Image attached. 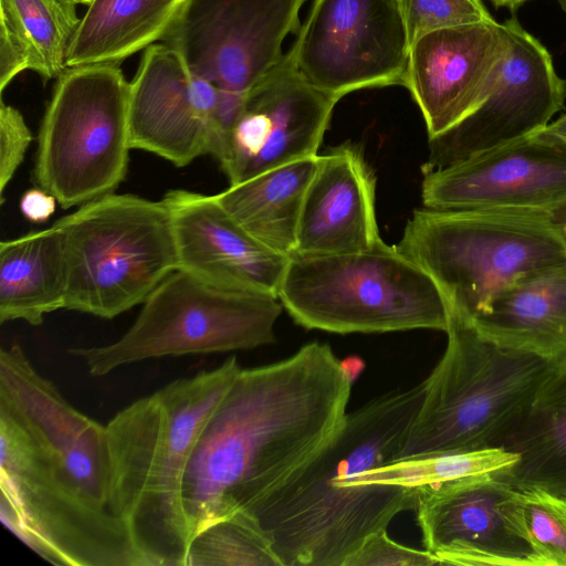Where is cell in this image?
Instances as JSON below:
<instances>
[{
  "mask_svg": "<svg viewBox=\"0 0 566 566\" xmlns=\"http://www.w3.org/2000/svg\"><path fill=\"white\" fill-rule=\"evenodd\" d=\"M397 248L437 283L448 307L474 319L518 277L566 261L549 212L416 210Z\"/></svg>",
  "mask_w": 566,
  "mask_h": 566,
  "instance_id": "8992f818",
  "label": "cell"
},
{
  "mask_svg": "<svg viewBox=\"0 0 566 566\" xmlns=\"http://www.w3.org/2000/svg\"><path fill=\"white\" fill-rule=\"evenodd\" d=\"M518 455L495 474L512 488H536L566 497V408L537 407L521 419L501 447Z\"/></svg>",
  "mask_w": 566,
  "mask_h": 566,
  "instance_id": "484cf974",
  "label": "cell"
},
{
  "mask_svg": "<svg viewBox=\"0 0 566 566\" xmlns=\"http://www.w3.org/2000/svg\"><path fill=\"white\" fill-rule=\"evenodd\" d=\"M490 342L555 364L566 357V261L514 281L470 319Z\"/></svg>",
  "mask_w": 566,
  "mask_h": 566,
  "instance_id": "44dd1931",
  "label": "cell"
},
{
  "mask_svg": "<svg viewBox=\"0 0 566 566\" xmlns=\"http://www.w3.org/2000/svg\"><path fill=\"white\" fill-rule=\"evenodd\" d=\"M64 238L50 228L0 242V323L23 321L32 326L65 308Z\"/></svg>",
  "mask_w": 566,
  "mask_h": 566,
  "instance_id": "7402d4cb",
  "label": "cell"
},
{
  "mask_svg": "<svg viewBox=\"0 0 566 566\" xmlns=\"http://www.w3.org/2000/svg\"><path fill=\"white\" fill-rule=\"evenodd\" d=\"M381 241L376 179L363 153L348 143L318 155L303 201L294 254L352 253Z\"/></svg>",
  "mask_w": 566,
  "mask_h": 566,
  "instance_id": "ffe728a7",
  "label": "cell"
},
{
  "mask_svg": "<svg viewBox=\"0 0 566 566\" xmlns=\"http://www.w3.org/2000/svg\"><path fill=\"white\" fill-rule=\"evenodd\" d=\"M537 133L566 146V113L560 115L557 119L549 122L543 129L537 130Z\"/></svg>",
  "mask_w": 566,
  "mask_h": 566,
  "instance_id": "e575fe53",
  "label": "cell"
},
{
  "mask_svg": "<svg viewBox=\"0 0 566 566\" xmlns=\"http://www.w3.org/2000/svg\"><path fill=\"white\" fill-rule=\"evenodd\" d=\"M240 369L237 357H228L214 369L134 401L105 426L108 507L124 523L144 566H187L186 469L205 423Z\"/></svg>",
  "mask_w": 566,
  "mask_h": 566,
  "instance_id": "3957f363",
  "label": "cell"
},
{
  "mask_svg": "<svg viewBox=\"0 0 566 566\" xmlns=\"http://www.w3.org/2000/svg\"><path fill=\"white\" fill-rule=\"evenodd\" d=\"M33 139L32 133L19 109L0 105V202L4 201V191L21 166L24 155Z\"/></svg>",
  "mask_w": 566,
  "mask_h": 566,
  "instance_id": "1f68e13d",
  "label": "cell"
},
{
  "mask_svg": "<svg viewBox=\"0 0 566 566\" xmlns=\"http://www.w3.org/2000/svg\"><path fill=\"white\" fill-rule=\"evenodd\" d=\"M422 172L429 209L551 212L566 201V146L537 132Z\"/></svg>",
  "mask_w": 566,
  "mask_h": 566,
  "instance_id": "5bb4252c",
  "label": "cell"
},
{
  "mask_svg": "<svg viewBox=\"0 0 566 566\" xmlns=\"http://www.w3.org/2000/svg\"><path fill=\"white\" fill-rule=\"evenodd\" d=\"M448 310L447 347L424 379L398 460L500 448L534 406L552 365L490 342Z\"/></svg>",
  "mask_w": 566,
  "mask_h": 566,
  "instance_id": "277c9868",
  "label": "cell"
},
{
  "mask_svg": "<svg viewBox=\"0 0 566 566\" xmlns=\"http://www.w3.org/2000/svg\"><path fill=\"white\" fill-rule=\"evenodd\" d=\"M387 528L368 535L343 566H431L439 565L427 549H416L391 539Z\"/></svg>",
  "mask_w": 566,
  "mask_h": 566,
  "instance_id": "4dcf8cb0",
  "label": "cell"
},
{
  "mask_svg": "<svg viewBox=\"0 0 566 566\" xmlns=\"http://www.w3.org/2000/svg\"><path fill=\"white\" fill-rule=\"evenodd\" d=\"M282 307L277 296L219 287L177 269L117 340L69 353L101 377L146 359L252 349L274 342Z\"/></svg>",
  "mask_w": 566,
  "mask_h": 566,
  "instance_id": "9c48e42d",
  "label": "cell"
},
{
  "mask_svg": "<svg viewBox=\"0 0 566 566\" xmlns=\"http://www.w3.org/2000/svg\"><path fill=\"white\" fill-rule=\"evenodd\" d=\"M64 238L65 308L111 319L178 269L166 202L111 192L55 221Z\"/></svg>",
  "mask_w": 566,
  "mask_h": 566,
  "instance_id": "ba28073f",
  "label": "cell"
},
{
  "mask_svg": "<svg viewBox=\"0 0 566 566\" xmlns=\"http://www.w3.org/2000/svg\"><path fill=\"white\" fill-rule=\"evenodd\" d=\"M518 455L502 448L402 459L361 473L355 484H390L419 492L465 476L494 473L514 464Z\"/></svg>",
  "mask_w": 566,
  "mask_h": 566,
  "instance_id": "4316f807",
  "label": "cell"
},
{
  "mask_svg": "<svg viewBox=\"0 0 566 566\" xmlns=\"http://www.w3.org/2000/svg\"><path fill=\"white\" fill-rule=\"evenodd\" d=\"M410 48L400 0H314L287 53L311 84L340 99L402 85Z\"/></svg>",
  "mask_w": 566,
  "mask_h": 566,
  "instance_id": "8fae6325",
  "label": "cell"
},
{
  "mask_svg": "<svg viewBox=\"0 0 566 566\" xmlns=\"http://www.w3.org/2000/svg\"><path fill=\"white\" fill-rule=\"evenodd\" d=\"M178 269L209 284L277 296L289 259L248 233L216 195L172 189L165 193Z\"/></svg>",
  "mask_w": 566,
  "mask_h": 566,
  "instance_id": "d6986e66",
  "label": "cell"
},
{
  "mask_svg": "<svg viewBox=\"0 0 566 566\" xmlns=\"http://www.w3.org/2000/svg\"><path fill=\"white\" fill-rule=\"evenodd\" d=\"M327 344L240 369L205 423L186 469L182 501L191 538L248 511L315 455L340 429L352 391Z\"/></svg>",
  "mask_w": 566,
  "mask_h": 566,
  "instance_id": "6da1fadb",
  "label": "cell"
},
{
  "mask_svg": "<svg viewBox=\"0 0 566 566\" xmlns=\"http://www.w3.org/2000/svg\"><path fill=\"white\" fill-rule=\"evenodd\" d=\"M503 510L513 531L530 546L537 566H566V497L512 488Z\"/></svg>",
  "mask_w": 566,
  "mask_h": 566,
  "instance_id": "f1b7e54d",
  "label": "cell"
},
{
  "mask_svg": "<svg viewBox=\"0 0 566 566\" xmlns=\"http://www.w3.org/2000/svg\"><path fill=\"white\" fill-rule=\"evenodd\" d=\"M424 380L346 413L338 432L283 483L245 511L270 538L282 566H343L371 533L415 510V489L355 484L398 460L424 396Z\"/></svg>",
  "mask_w": 566,
  "mask_h": 566,
  "instance_id": "7a4b0ae2",
  "label": "cell"
},
{
  "mask_svg": "<svg viewBox=\"0 0 566 566\" xmlns=\"http://www.w3.org/2000/svg\"><path fill=\"white\" fill-rule=\"evenodd\" d=\"M512 50L504 23L486 22L427 33L411 43L403 78L429 139L474 113L501 82Z\"/></svg>",
  "mask_w": 566,
  "mask_h": 566,
  "instance_id": "2e32d148",
  "label": "cell"
},
{
  "mask_svg": "<svg viewBox=\"0 0 566 566\" xmlns=\"http://www.w3.org/2000/svg\"><path fill=\"white\" fill-rule=\"evenodd\" d=\"M534 406L566 408V357L551 365Z\"/></svg>",
  "mask_w": 566,
  "mask_h": 566,
  "instance_id": "d6a6232c",
  "label": "cell"
},
{
  "mask_svg": "<svg viewBox=\"0 0 566 566\" xmlns=\"http://www.w3.org/2000/svg\"><path fill=\"white\" fill-rule=\"evenodd\" d=\"M512 50L500 84L470 116L429 139L422 171L433 170L543 129L564 108L566 80L544 44L516 17L505 20Z\"/></svg>",
  "mask_w": 566,
  "mask_h": 566,
  "instance_id": "9a60e30c",
  "label": "cell"
},
{
  "mask_svg": "<svg viewBox=\"0 0 566 566\" xmlns=\"http://www.w3.org/2000/svg\"><path fill=\"white\" fill-rule=\"evenodd\" d=\"M495 8H505L512 12L530 0H489Z\"/></svg>",
  "mask_w": 566,
  "mask_h": 566,
  "instance_id": "8d00e7d4",
  "label": "cell"
},
{
  "mask_svg": "<svg viewBox=\"0 0 566 566\" xmlns=\"http://www.w3.org/2000/svg\"><path fill=\"white\" fill-rule=\"evenodd\" d=\"M306 0H184L164 38L219 90L247 97L283 57Z\"/></svg>",
  "mask_w": 566,
  "mask_h": 566,
  "instance_id": "7c38bea8",
  "label": "cell"
},
{
  "mask_svg": "<svg viewBox=\"0 0 566 566\" xmlns=\"http://www.w3.org/2000/svg\"><path fill=\"white\" fill-rule=\"evenodd\" d=\"M298 325L336 334L446 332L449 310L434 280L397 245L290 256L277 291Z\"/></svg>",
  "mask_w": 566,
  "mask_h": 566,
  "instance_id": "5b68a950",
  "label": "cell"
},
{
  "mask_svg": "<svg viewBox=\"0 0 566 566\" xmlns=\"http://www.w3.org/2000/svg\"><path fill=\"white\" fill-rule=\"evenodd\" d=\"M184 0H93L81 18L67 67L119 64L164 40Z\"/></svg>",
  "mask_w": 566,
  "mask_h": 566,
  "instance_id": "d4e9b609",
  "label": "cell"
},
{
  "mask_svg": "<svg viewBox=\"0 0 566 566\" xmlns=\"http://www.w3.org/2000/svg\"><path fill=\"white\" fill-rule=\"evenodd\" d=\"M410 43L442 29L493 20L482 0H400Z\"/></svg>",
  "mask_w": 566,
  "mask_h": 566,
  "instance_id": "f546056e",
  "label": "cell"
},
{
  "mask_svg": "<svg viewBox=\"0 0 566 566\" xmlns=\"http://www.w3.org/2000/svg\"><path fill=\"white\" fill-rule=\"evenodd\" d=\"M317 159L318 155L263 171L216 197L254 239L290 258L296 251L303 201Z\"/></svg>",
  "mask_w": 566,
  "mask_h": 566,
  "instance_id": "603a6c76",
  "label": "cell"
},
{
  "mask_svg": "<svg viewBox=\"0 0 566 566\" xmlns=\"http://www.w3.org/2000/svg\"><path fill=\"white\" fill-rule=\"evenodd\" d=\"M282 566L255 518L238 511L219 518L190 541L187 566Z\"/></svg>",
  "mask_w": 566,
  "mask_h": 566,
  "instance_id": "83f0119b",
  "label": "cell"
},
{
  "mask_svg": "<svg viewBox=\"0 0 566 566\" xmlns=\"http://www.w3.org/2000/svg\"><path fill=\"white\" fill-rule=\"evenodd\" d=\"M128 104L119 64L67 67L57 77L38 135L33 180L63 209L115 192L125 179Z\"/></svg>",
  "mask_w": 566,
  "mask_h": 566,
  "instance_id": "30bf717a",
  "label": "cell"
},
{
  "mask_svg": "<svg viewBox=\"0 0 566 566\" xmlns=\"http://www.w3.org/2000/svg\"><path fill=\"white\" fill-rule=\"evenodd\" d=\"M70 1L75 3L76 6L77 4L88 6L93 0H70Z\"/></svg>",
  "mask_w": 566,
  "mask_h": 566,
  "instance_id": "74e56055",
  "label": "cell"
},
{
  "mask_svg": "<svg viewBox=\"0 0 566 566\" xmlns=\"http://www.w3.org/2000/svg\"><path fill=\"white\" fill-rule=\"evenodd\" d=\"M56 203L57 200L53 195L36 186L22 195L19 207L27 220L43 223L53 216Z\"/></svg>",
  "mask_w": 566,
  "mask_h": 566,
  "instance_id": "836d02e7",
  "label": "cell"
},
{
  "mask_svg": "<svg viewBox=\"0 0 566 566\" xmlns=\"http://www.w3.org/2000/svg\"><path fill=\"white\" fill-rule=\"evenodd\" d=\"M338 101L311 84L284 53L248 93L217 158L230 185L318 155Z\"/></svg>",
  "mask_w": 566,
  "mask_h": 566,
  "instance_id": "4fadbf2b",
  "label": "cell"
},
{
  "mask_svg": "<svg viewBox=\"0 0 566 566\" xmlns=\"http://www.w3.org/2000/svg\"><path fill=\"white\" fill-rule=\"evenodd\" d=\"M218 101L219 88L195 74L172 48L148 46L129 83L132 149L155 154L177 167L214 156Z\"/></svg>",
  "mask_w": 566,
  "mask_h": 566,
  "instance_id": "e0dca14e",
  "label": "cell"
},
{
  "mask_svg": "<svg viewBox=\"0 0 566 566\" xmlns=\"http://www.w3.org/2000/svg\"><path fill=\"white\" fill-rule=\"evenodd\" d=\"M549 218L562 235L566 245V201L549 212Z\"/></svg>",
  "mask_w": 566,
  "mask_h": 566,
  "instance_id": "d590c367",
  "label": "cell"
},
{
  "mask_svg": "<svg viewBox=\"0 0 566 566\" xmlns=\"http://www.w3.org/2000/svg\"><path fill=\"white\" fill-rule=\"evenodd\" d=\"M560 9L563 10V12L566 14V0H557Z\"/></svg>",
  "mask_w": 566,
  "mask_h": 566,
  "instance_id": "f35d334b",
  "label": "cell"
},
{
  "mask_svg": "<svg viewBox=\"0 0 566 566\" xmlns=\"http://www.w3.org/2000/svg\"><path fill=\"white\" fill-rule=\"evenodd\" d=\"M80 21L70 0H0L1 94L25 70L57 78Z\"/></svg>",
  "mask_w": 566,
  "mask_h": 566,
  "instance_id": "cb8c5ba5",
  "label": "cell"
},
{
  "mask_svg": "<svg viewBox=\"0 0 566 566\" xmlns=\"http://www.w3.org/2000/svg\"><path fill=\"white\" fill-rule=\"evenodd\" d=\"M0 517L44 560L144 566L124 523L98 509L54 451L0 412Z\"/></svg>",
  "mask_w": 566,
  "mask_h": 566,
  "instance_id": "52a82bcc",
  "label": "cell"
},
{
  "mask_svg": "<svg viewBox=\"0 0 566 566\" xmlns=\"http://www.w3.org/2000/svg\"><path fill=\"white\" fill-rule=\"evenodd\" d=\"M510 490L494 472L421 491L415 510L424 549L439 565L537 566L504 514Z\"/></svg>",
  "mask_w": 566,
  "mask_h": 566,
  "instance_id": "ac0fdd59",
  "label": "cell"
}]
</instances>
